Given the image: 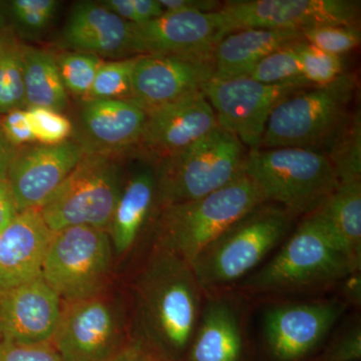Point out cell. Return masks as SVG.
I'll use <instances>...</instances> for the list:
<instances>
[{
  "instance_id": "cell-29",
  "label": "cell",
  "mask_w": 361,
  "mask_h": 361,
  "mask_svg": "<svg viewBox=\"0 0 361 361\" xmlns=\"http://www.w3.org/2000/svg\"><path fill=\"white\" fill-rule=\"evenodd\" d=\"M299 42H294L271 52L259 61L248 77L266 85L284 84L297 80L306 82L299 59Z\"/></svg>"
},
{
  "instance_id": "cell-37",
  "label": "cell",
  "mask_w": 361,
  "mask_h": 361,
  "mask_svg": "<svg viewBox=\"0 0 361 361\" xmlns=\"http://www.w3.org/2000/svg\"><path fill=\"white\" fill-rule=\"evenodd\" d=\"M0 128L7 141L14 148L25 147L37 141L27 111L18 109L6 114L0 123Z\"/></svg>"
},
{
  "instance_id": "cell-23",
  "label": "cell",
  "mask_w": 361,
  "mask_h": 361,
  "mask_svg": "<svg viewBox=\"0 0 361 361\" xmlns=\"http://www.w3.org/2000/svg\"><path fill=\"white\" fill-rule=\"evenodd\" d=\"M80 118L85 132L97 144L122 148L139 142L147 111L132 99H87Z\"/></svg>"
},
{
  "instance_id": "cell-27",
  "label": "cell",
  "mask_w": 361,
  "mask_h": 361,
  "mask_svg": "<svg viewBox=\"0 0 361 361\" xmlns=\"http://www.w3.org/2000/svg\"><path fill=\"white\" fill-rule=\"evenodd\" d=\"M324 155L329 159L339 183L361 180V118L355 111L348 125L329 145Z\"/></svg>"
},
{
  "instance_id": "cell-28",
  "label": "cell",
  "mask_w": 361,
  "mask_h": 361,
  "mask_svg": "<svg viewBox=\"0 0 361 361\" xmlns=\"http://www.w3.org/2000/svg\"><path fill=\"white\" fill-rule=\"evenodd\" d=\"M25 106L20 47L4 42L0 49V114L6 115Z\"/></svg>"
},
{
  "instance_id": "cell-7",
  "label": "cell",
  "mask_w": 361,
  "mask_h": 361,
  "mask_svg": "<svg viewBox=\"0 0 361 361\" xmlns=\"http://www.w3.org/2000/svg\"><path fill=\"white\" fill-rule=\"evenodd\" d=\"M244 173L258 185L266 201L293 215L313 212L339 184L329 159L307 149H250Z\"/></svg>"
},
{
  "instance_id": "cell-43",
  "label": "cell",
  "mask_w": 361,
  "mask_h": 361,
  "mask_svg": "<svg viewBox=\"0 0 361 361\" xmlns=\"http://www.w3.org/2000/svg\"><path fill=\"white\" fill-rule=\"evenodd\" d=\"M101 4L122 20L132 25H139L133 0H104Z\"/></svg>"
},
{
  "instance_id": "cell-26",
  "label": "cell",
  "mask_w": 361,
  "mask_h": 361,
  "mask_svg": "<svg viewBox=\"0 0 361 361\" xmlns=\"http://www.w3.org/2000/svg\"><path fill=\"white\" fill-rule=\"evenodd\" d=\"M25 82V106L61 113L68 106V90L63 84L51 52L32 47H20Z\"/></svg>"
},
{
  "instance_id": "cell-36",
  "label": "cell",
  "mask_w": 361,
  "mask_h": 361,
  "mask_svg": "<svg viewBox=\"0 0 361 361\" xmlns=\"http://www.w3.org/2000/svg\"><path fill=\"white\" fill-rule=\"evenodd\" d=\"M0 361H63L51 343L25 345L0 341Z\"/></svg>"
},
{
  "instance_id": "cell-19",
  "label": "cell",
  "mask_w": 361,
  "mask_h": 361,
  "mask_svg": "<svg viewBox=\"0 0 361 361\" xmlns=\"http://www.w3.org/2000/svg\"><path fill=\"white\" fill-rule=\"evenodd\" d=\"M54 232L39 209L20 211L0 233V291L42 276Z\"/></svg>"
},
{
  "instance_id": "cell-4",
  "label": "cell",
  "mask_w": 361,
  "mask_h": 361,
  "mask_svg": "<svg viewBox=\"0 0 361 361\" xmlns=\"http://www.w3.org/2000/svg\"><path fill=\"white\" fill-rule=\"evenodd\" d=\"M293 216L265 202L230 226L191 263L202 289L221 288L250 274L288 234Z\"/></svg>"
},
{
  "instance_id": "cell-15",
  "label": "cell",
  "mask_w": 361,
  "mask_h": 361,
  "mask_svg": "<svg viewBox=\"0 0 361 361\" xmlns=\"http://www.w3.org/2000/svg\"><path fill=\"white\" fill-rule=\"evenodd\" d=\"M85 151L77 142L37 145L16 152L6 182L18 210L40 209L82 160Z\"/></svg>"
},
{
  "instance_id": "cell-18",
  "label": "cell",
  "mask_w": 361,
  "mask_h": 361,
  "mask_svg": "<svg viewBox=\"0 0 361 361\" xmlns=\"http://www.w3.org/2000/svg\"><path fill=\"white\" fill-rule=\"evenodd\" d=\"M218 127L215 111L200 92L147 110L139 142L161 159L186 149Z\"/></svg>"
},
{
  "instance_id": "cell-45",
  "label": "cell",
  "mask_w": 361,
  "mask_h": 361,
  "mask_svg": "<svg viewBox=\"0 0 361 361\" xmlns=\"http://www.w3.org/2000/svg\"><path fill=\"white\" fill-rule=\"evenodd\" d=\"M2 42H2V40H1V39H0V49H1Z\"/></svg>"
},
{
  "instance_id": "cell-9",
  "label": "cell",
  "mask_w": 361,
  "mask_h": 361,
  "mask_svg": "<svg viewBox=\"0 0 361 361\" xmlns=\"http://www.w3.org/2000/svg\"><path fill=\"white\" fill-rule=\"evenodd\" d=\"M122 188L115 159L102 152L85 153L40 214L52 232L80 225L106 230Z\"/></svg>"
},
{
  "instance_id": "cell-2",
  "label": "cell",
  "mask_w": 361,
  "mask_h": 361,
  "mask_svg": "<svg viewBox=\"0 0 361 361\" xmlns=\"http://www.w3.org/2000/svg\"><path fill=\"white\" fill-rule=\"evenodd\" d=\"M360 271L339 240L310 213L267 264L243 283L253 293H280L326 285Z\"/></svg>"
},
{
  "instance_id": "cell-34",
  "label": "cell",
  "mask_w": 361,
  "mask_h": 361,
  "mask_svg": "<svg viewBox=\"0 0 361 361\" xmlns=\"http://www.w3.org/2000/svg\"><path fill=\"white\" fill-rule=\"evenodd\" d=\"M26 111L37 142L42 145H58L66 142L73 129L66 116L51 109L30 108Z\"/></svg>"
},
{
  "instance_id": "cell-10",
  "label": "cell",
  "mask_w": 361,
  "mask_h": 361,
  "mask_svg": "<svg viewBox=\"0 0 361 361\" xmlns=\"http://www.w3.org/2000/svg\"><path fill=\"white\" fill-rule=\"evenodd\" d=\"M312 85L304 80L266 85L249 77L212 78L203 92L223 130L244 146L259 149L268 118L275 106L299 90Z\"/></svg>"
},
{
  "instance_id": "cell-14",
  "label": "cell",
  "mask_w": 361,
  "mask_h": 361,
  "mask_svg": "<svg viewBox=\"0 0 361 361\" xmlns=\"http://www.w3.org/2000/svg\"><path fill=\"white\" fill-rule=\"evenodd\" d=\"M214 75L213 58L139 56L132 75V99L146 111L175 103L203 92Z\"/></svg>"
},
{
  "instance_id": "cell-13",
  "label": "cell",
  "mask_w": 361,
  "mask_h": 361,
  "mask_svg": "<svg viewBox=\"0 0 361 361\" xmlns=\"http://www.w3.org/2000/svg\"><path fill=\"white\" fill-rule=\"evenodd\" d=\"M225 26L220 11H165L160 18L132 25V51L160 56L213 58Z\"/></svg>"
},
{
  "instance_id": "cell-6",
  "label": "cell",
  "mask_w": 361,
  "mask_h": 361,
  "mask_svg": "<svg viewBox=\"0 0 361 361\" xmlns=\"http://www.w3.org/2000/svg\"><path fill=\"white\" fill-rule=\"evenodd\" d=\"M245 146L218 127L186 149L160 159L155 168L157 206L197 200L244 174Z\"/></svg>"
},
{
  "instance_id": "cell-3",
  "label": "cell",
  "mask_w": 361,
  "mask_h": 361,
  "mask_svg": "<svg viewBox=\"0 0 361 361\" xmlns=\"http://www.w3.org/2000/svg\"><path fill=\"white\" fill-rule=\"evenodd\" d=\"M265 202L260 188L244 173L203 198L161 207L156 244L191 264L230 226Z\"/></svg>"
},
{
  "instance_id": "cell-11",
  "label": "cell",
  "mask_w": 361,
  "mask_h": 361,
  "mask_svg": "<svg viewBox=\"0 0 361 361\" xmlns=\"http://www.w3.org/2000/svg\"><path fill=\"white\" fill-rule=\"evenodd\" d=\"M351 0H233L220 9L225 35L250 28L305 32L322 25H357Z\"/></svg>"
},
{
  "instance_id": "cell-32",
  "label": "cell",
  "mask_w": 361,
  "mask_h": 361,
  "mask_svg": "<svg viewBox=\"0 0 361 361\" xmlns=\"http://www.w3.org/2000/svg\"><path fill=\"white\" fill-rule=\"evenodd\" d=\"M298 51L302 75L308 84L325 87L343 75L341 56L323 51L306 40L299 42Z\"/></svg>"
},
{
  "instance_id": "cell-30",
  "label": "cell",
  "mask_w": 361,
  "mask_h": 361,
  "mask_svg": "<svg viewBox=\"0 0 361 361\" xmlns=\"http://www.w3.org/2000/svg\"><path fill=\"white\" fill-rule=\"evenodd\" d=\"M137 59L104 61L87 99H132V75Z\"/></svg>"
},
{
  "instance_id": "cell-42",
  "label": "cell",
  "mask_w": 361,
  "mask_h": 361,
  "mask_svg": "<svg viewBox=\"0 0 361 361\" xmlns=\"http://www.w3.org/2000/svg\"><path fill=\"white\" fill-rule=\"evenodd\" d=\"M139 25L160 18L165 13L159 0H133Z\"/></svg>"
},
{
  "instance_id": "cell-41",
  "label": "cell",
  "mask_w": 361,
  "mask_h": 361,
  "mask_svg": "<svg viewBox=\"0 0 361 361\" xmlns=\"http://www.w3.org/2000/svg\"><path fill=\"white\" fill-rule=\"evenodd\" d=\"M20 213L6 180H0V233L13 222Z\"/></svg>"
},
{
  "instance_id": "cell-39",
  "label": "cell",
  "mask_w": 361,
  "mask_h": 361,
  "mask_svg": "<svg viewBox=\"0 0 361 361\" xmlns=\"http://www.w3.org/2000/svg\"><path fill=\"white\" fill-rule=\"evenodd\" d=\"M360 358L361 330L355 326L332 346L324 361H360Z\"/></svg>"
},
{
  "instance_id": "cell-5",
  "label": "cell",
  "mask_w": 361,
  "mask_h": 361,
  "mask_svg": "<svg viewBox=\"0 0 361 361\" xmlns=\"http://www.w3.org/2000/svg\"><path fill=\"white\" fill-rule=\"evenodd\" d=\"M355 82L348 75L325 87L304 89L275 106L259 149L301 148L324 154L348 125Z\"/></svg>"
},
{
  "instance_id": "cell-1",
  "label": "cell",
  "mask_w": 361,
  "mask_h": 361,
  "mask_svg": "<svg viewBox=\"0 0 361 361\" xmlns=\"http://www.w3.org/2000/svg\"><path fill=\"white\" fill-rule=\"evenodd\" d=\"M203 291L191 264L155 244L135 283L139 338L175 358L193 339Z\"/></svg>"
},
{
  "instance_id": "cell-17",
  "label": "cell",
  "mask_w": 361,
  "mask_h": 361,
  "mask_svg": "<svg viewBox=\"0 0 361 361\" xmlns=\"http://www.w3.org/2000/svg\"><path fill=\"white\" fill-rule=\"evenodd\" d=\"M343 310V304L337 301L270 308L264 332L271 353L279 361L301 360L322 342Z\"/></svg>"
},
{
  "instance_id": "cell-25",
  "label": "cell",
  "mask_w": 361,
  "mask_h": 361,
  "mask_svg": "<svg viewBox=\"0 0 361 361\" xmlns=\"http://www.w3.org/2000/svg\"><path fill=\"white\" fill-rule=\"evenodd\" d=\"M334 232L358 270L361 265V180L339 183L313 212Z\"/></svg>"
},
{
  "instance_id": "cell-33",
  "label": "cell",
  "mask_w": 361,
  "mask_h": 361,
  "mask_svg": "<svg viewBox=\"0 0 361 361\" xmlns=\"http://www.w3.org/2000/svg\"><path fill=\"white\" fill-rule=\"evenodd\" d=\"M304 39L334 56L356 49L360 44L361 35L357 25H322L303 32Z\"/></svg>"
},
{
  "instance_id": "cell-8",
  "label": "cell",
  "mask_w": 361,
  "mask_h": 361,
  "mask_svg": "<svg viewBox=\"0 0 361 361\" xmlns=\"http://www.w3.org/2000/svg\"><path fill=\"white\" fill-rule=\"evenodd\" d=\"M106 230L71 226L54 232L42 266V280L66 302L103 294L113 265Z\"/></svg>"
},
{
  "instance_id": "cell-24",
  "label": "cell",
  "mask_w": 361,
  "mask_h": 361,
  "mask_svg": "<svg viewBox=\"0 0 361 361\" xmlns=\"http://www.w3.org/2000/svg\"><path fill=\"white\" fill-rule=\"evenodd\" d=\"M242 346L241 325L232 304L209 300L191 341L190 361H240Z\"/></svg>"
},
{
  "instance_id": "cell-12",
  "label": "cell",
  "mask_w": 361,
  "mask_h": 361,
  "mask_svg": "<svg viewBox=\"0 0 361 361\" xmlns=\"http://www.w3.org/2000/svg\"><path fill=\"white\" fill-rule=\"evenodd\" d=\"M103 294L63 307L51 344L63 361H108L123 348L122 311Z\"/></svg>"
},
{
  "instance_id": "cell-20",
  "label": "cell",
  "mask_w": 361,
  "mask_h": 361,
  "mask_svg": "<svg viewBox=\"0 0 361 361\" xmlns=\"http://www.w3.org/2000/svg\"><path fill=\"white\" fill-rule=\"evenodd\" d=\"M68 49L94 56L132 54V23L122 20L101 4L84 1L71 8L63 30Z\"/></svg>"
},
{
  "instance_id": "cell-35",
  "label": "cell",
  "mask_w": 361,
  "mask_h": 361,
  "mask_svg": "<svg viewBox=\"0 0 361 361\" xmlns=\"http://www.w3.org/2000/svg\"><path fill=\"white\" fill-rule=\"evenodd\" d=\"M56 0H13L11 13L14 20L27 32L44 30L54 20L58 9Z\"/></svg>"
},
{
  "instance_id": "cell-38",
  "label": "cell",
  "mask_w": 361,
  "mask_h": 361,
  "mask_svg": "<svg viewBox=\"0 0 361 361\" xmlns=\"http://www.w3.org/2000/svg\"><path fill=\"white\" fill-rule=\"evenodd\" d=\"M108 361H176L160 349L137 337L123 348Z\"/></svg>"
},
{
  "instance_id": "cell-16",
  "label": "cell",
  "mask_w": 361,
  "mask_h": 361,
  "mask_svg": "<svg viewBox=\"0 0 361 361\" xmlns=\"http://www.w3.org/2000/svg\"><path fill=\"white\" fill-rule=\"evenodd\" d=\"M61 299L42 278L0 291V341L51 343L61 319Z\"/></svg>"
},
{
  "instance_id": "cell-31",
  "label": "cell",
  "mask_w": 361,
  "mask_h": 361,
  "mask_svg": "<svg viewBox=\"0 0 361 361\" xmlns=\"http://www.w3.org/2000/svg\"><path fill=\"white\" fill-rule=\"evenodd\" d=\"M103 63L99 56L80 51L63 54L56 59L59 75L66 90L85 97Z\"/></svg>"
},
{
  "instance_id": "cell-40",
  "label": "cell",
  "mask_w": 361,
  "mask_h": 361,
  "mask_svg": "<svg viewBox=\"0 0 361 361\" xmlns=\"http://www.w3.org/2000/svg\"><path fill=\"white\" fill-rule=\"evenodd\" d=\"M165 11H194V13H217L223 2L217 0H159Z\"/></svg>"
},
{
  "instance_id": "cell-44",
  "label": "cell",
  "mask_w": 361,
  "mask_h": 361,
  "mask_svg": "<svg viewBox=\"0 0 361 361\" xmlns=\"http://www.w3.org/2000/svg\"><path fill=\"white\" fill-rule=\"evenodd\" d=\"M13 145L7 141L6 135L0 128V180H6L9 166L16 154Z\"/></svg>"
},
{
  "instance_id": "cell-21",
  "label": "cell",
  "mask_w": 361,
  "mask_h": 361,
  "mask_svg": "<svg viewBox=\"0 0 361 361\" xmlns=\"http://www.w3.org/2000/svg\"><path fill=\"white\" fill-rule=\"evenodd\" d=\"M301 40L305 39L298 30L250 28L229 33L214 49V78L248 77L271 52Z\"/></svg>"
},
{
  "instance_id": "cell-22",
  "label": "cell",
  "mask_w": 361,
  "mask_h": 361,
  "mask_svg": "<svg viewBox=\"0 0 361 361\" xmlns=\"http://www.w3.org/2000/svg\"><path fill=\"white\" fill-rule=\"evenodd\" d=\"M155 206V169H140L122 188L106 229L114 253L123 256L134 248Z\"/></svg>"
}]
</instances>
